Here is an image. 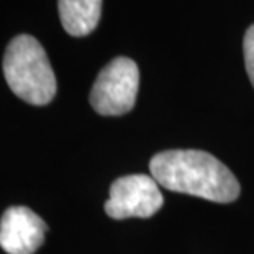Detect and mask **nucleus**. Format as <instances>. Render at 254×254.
<instances>
[{"mask_svg":"<svg viewBox=\"0 0 254 254\" xmlns=\"http://www.w3.org/2000/svg\"><path fill=\"white\" fill-rule=\"evenodd\" d=\"M149 171L156 182L167 190L189 193L210 202H233L241 190L233 172L205 151H164L151 159Z\"/></svg>","mask_w":254,"mask_h":254,"instance_id":"nucleus-1","label":"nucleus"},{"mask_svg":"<svg viewBox=\"0 0 254 254\" xmlns=\"http://www.w3.org/2000/svg\"><path fill=\"white\" fill-rule=\"evenodd\" d=\"M3 75L8 87L31 105H48L55 99L58 84L45 48L31 35H18L3 55Z\"/></svg>","mask_w":254,"mask_h":254,"instance_id":"nucleus-2","label":"nucleus"},{"mask_svg":"<svg viewBox=\"0 0 254 254\" xmlns=\"http://www.w3.org/2000/svg\"><path fill=\"white\" fill-rule=\"evenodd\" d=\"M139 87V71L133 59L120 56L97 75L90 90V105L105 117L125 115L134 107Z\"/></svg>","mask_w":254,"mask_h":254,"instance_id":"nucleus-3","label":"nucleus"},{"mask_svg":"<svg viewBox=\"0 0 254 254\" xmlns=\"http://www.w3.org/2000/svg\"><path fill=\"white\" fill-rule=\"evenodd\" d=\"M163 205L164 197L153 176L129 174L112 184L105 212L113 220L149 218Z\"/></svg>","mask_w":254,"mask_h":254,"instance_id":"nucleus-4","label":"nucleus"},{"mask_svg":"<svg viewBox=\"0 0 254 254\" xmlns=\"http://www.w3.org/2000/svg\"><path fill=\"white\" fill-rule=\"evenodd\" d=\"M45 233L46 223L28 207H10L0 218V248L7 254H33Z\"/></svg>","mask_w":254,"mask_h":254,"instance_id":"nucleus-5","label":"nucleus"},{"mask_svg":"<svg viewBox=\"0 0 254 254\" xmlns=\"http://www.w3.org/2000/svg\"><path fill=\"white\" fill-rule=\"evenodd\" d=\"M59 18L71 36L92 33L100 21L102 0H58Z\"/></svg>","mask_w":254,"mask_h":254,"instance_id":"nucleus-6","label":"nucleus"},{"mask_svg":"<svg viewBox=\"0 0 254 254\" xmlns=\"http://www.w3.org/2000/svg\"><path fill=\"white\" fill-rule=\"evenodd\" d=\"M243 51H245L246 71H248V75H250V80L254 87V25H251L246 31L245 43H243Z\"/></svg>","mask_w":254,"mask_h":254,"instance_id":"nucleus-7","label":"nucleus"}]
</instances>
